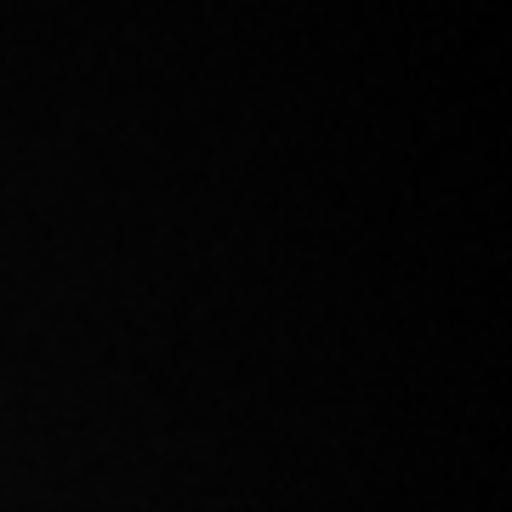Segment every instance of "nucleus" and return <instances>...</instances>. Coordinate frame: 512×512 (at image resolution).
Here are the masks:
<instances>
[]
</instances>
